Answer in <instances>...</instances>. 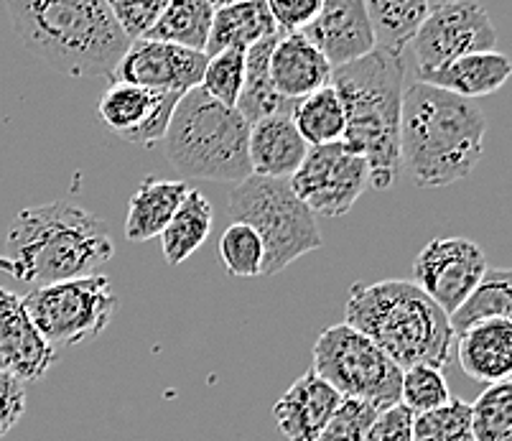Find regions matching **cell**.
Wrapping results in <instances>:
<instances>
[{
	"mask_svg": "<svg viewBox=\"0 0 512 441\" xmlns=\"http://www.w3.org/2000/svg\"><path fill=\"white\" fill-rule=\"evenodd\" d=\"M487 118L474 100L416 80L403 92L400 169L421 189L467 179L484 156Z\"/></svg>",
	"mask_w": 512,
	"mask_h": 441,
	"instance_id": "6da1fadb",
	"label": "cell"
},
{
	"mask_svg": "<svg viewBox=\"0 0 512 441\" xmlns=\"http://www.w3.org/2000/svg\"><path fill=\"white\" fill-rule=\"evenodd\" d=\"M21 44L77 80H110L130 39L105 0H6Z\"/></svg>",
	"mask_w": 512,
	"mask_h": 441,
	"instance_id": "7a4b0ae2",
	"label": "cell"
},
{
	"mask_svg": "<svg viewBox=\"0 0 512 441\" xmlns=\"http://www.w3.org/2000/svg\"><path fill=\"white\" fill-rule=\"evenodd\" d=\"M105 222L72 202H51L18 212L6 238L0 271L31 286L92 276L113 261Z\"/></svg>",
	"mask_w": 512,
	"mask_h": 441,
	"instance_id": "3957f363",
	"label": "cell"
},
{
	"mask_svg": "<svg viewBox=\"0 0 512 441\" xmlns=\"http://www.w3.org/2000/svg\"><path fill=\"white\" fill-rule=\"evenodd\" d=\"M332 87L347 115L342 143L370 166V187L385 192L400 174V115L406 92V54L375 49L334 67Z\"/></svg>",
	"mask_w": 512,
	"mask_h": 441,
	"instance_id": "277c9868",
	"label": "cell"
},
{
	"mask_svg": "<svg viewBox=\"0 0 512 441\" xmlns=\"http://www.w3.org/2000/svg\"><path fill=\"white\" fill-rule=\"evenodd\" d=\"M344 322L367 334L400 370L451 362L456 334L439 304L428 299L413 281L355 283L344 304Z\"/></svg>",
	"mask_w": 512,
	"mask_h": 441,
	"instance_id": "5b68a950",
	"label": "cell"
},
{
	"mask_svg": "<svg viewBox=\"0 0 512 441\" xmlns=\"http://www.w3.org/2000/svg\"><path fill=\"white\" fill-rule=\"evenodd\" d=\"M250 123L204 90L184 92L171 115L164 151L181 176L240 184L253 174L248 156Z\"/></svg>",
	"mask_w": 512,
	"mask_h": 441,
	"instance_id": "8992f818",
	"label": "cell"
},
{
	"mask_svg": "<svg viewBox=\"0 0 512 441\" xmlns=\"http://www.w3.org/2000/svg\"><path fill=\"white\" fill-rule=\"evenodd\" d=\"M227 212L235 222L253 227L263 240L265 278L324 248L316 215L293 194L286 179L250 174L230 192Z\"/></svg>",
	"mask_w": 512,
	"mask_h": 441,
	"instance_id": "52a82bcc",
	"label": "cell"
},
{
	"mask_svg": "<svg viewBox=\"0 0 512 441\" xmlns=\"http://www.w3.org/2000/svg\"><path fill=\"white\" fill-rule=\"evenodd\" d=\"M21 301L51 347H74L97 340L118 311L113 283L100 273L36 286L21 296Z\"/></svg>",
	"mask_w": 512,
	"mask_h": 441,
	"instance_id": "ba28073f",
	"label": "cell"
},
{
	"mask_svg": "<svg viewBox=\"0 0 512 441\" xmlns=\"http://www.w3.org/2000/svg\"><path fill=\"white\" fill-rule=\"evenodd\" d=\"M316 375L334 385L342 398L367 401L383 408L400 403L403 370L377 347L367 334L357 332L347 322L327 327L314 345Z\"/></svg>",
	"mask_w": 512,
	"mask_h": 441,
	"instance_id": "9c48e42d",
	"label": "cell"
},
{
	"mask_svg": "<svg viewBox=\"0 0 512 441\" xmlns=\"http://www.w3.org/2000/svg\"><path fill=\"white\" fill-rule=\"evenodd\" d=\"M497 31L479 0H444L428 8L421 29L411 41L418 74L439 69L467 54L492 51Z\"/></svg>",
	"mask_w": 512,
	"mask_h": 441,
	"instance_id": "30bf717a",
	"label": "cell"
},
{
	"mask_svg": "<svg viewBox=\"0 0 512 441\" xmlns=\"http://www.w3.org/2000/svg\"><path fill=\"white\" fill-rule=\"evenodd\" d=\"M288 184L316 217H342L370 187V166L342 141L311 146Z\"/></svg>",
	"mask_w": 512,
	"mask_h": 441,
	"instance_id": "8fae6325",
	"label": "cell"
},
{
	"mask_svg": "<svg viewBox=\"0 0 512 441\" xmlns=\"http://www.w3.org/2000/svg\"><path fill=\"white\" fill-rule=\"evenodd\" d=\"M484 271L487 255L474 240L434 238L413 263V283L451 317L469 299Z\"/></svg>",
	"mask_w": 512,
	"mask_h": 441,
	"instance_id": "7c38bea8",
	"label": "cell"
},
{
	"mask_svg": "<svg viewBox=\"0 0 512 441\" xmlns=\"http://www.w3.org/2000/svg\"><path fill=\"white\" fill-rule=\"evenodd\" d=\"M204 64H207L204 51L156 39H136L130 41L128 51L120 57L110 82H128L146 90L184 95L199 87Z\"/></svg>",
	"mask_w": 512,
	"mask_h": 441,
	"instance_id": "4fadbf2b",
	"label": "cell"
},
{
	"mask_svg": "<svg viewBox=\"0 0 512 441\" xmlns=\"http://www.w3.org/2000/svg\"><path fill=\"white\" fill-rule=\"evenodd\" d=\"M181 95L156 92L128 82H110L97 100V118L123 141L153 148L164 143Z\"/></svg>",
	"mask_w": 512,
	"mask_h": 441,
	"instance_id": "5bb4252c",
	"label": "cell"
},
{
	"mask_svg": "<svg viewBox=\"0 0 512 441\" xmlns=\"http://www.w3.org/2000/svg\"><path fill=\"white\" fill-rule=\"evenodd\" d=\"M301 34L329 59L332 67L357 62L377 49L375 31L362 0H324L321 11Z\"/></svg>",
	"mask_w": 512,
	"mask_h": 441,
	"instance_id": "9a60e30c",
	"label": "cell"
},
{
	"mask_svg": "<svg viewBox=\"0 0 512 441\" xmlns=\"http://www.w3.org/2000/svg\"><path fill=\"white\" fill-rule=\"evenodd\" d=\"M57 362V347L41 337L23 309L21 296L0 289V370L23 383L41 380Z\"/></svg>",
	"mask_w": 512,
	"mask_h": 441,
	"instance_id": "2e32d148",
	"label": "cell"
},
{
	"mask_svg": "<svg viewBox=\"0 0 512 441\" xmlns=\"http://www.w3.org/2000/svg\"><path fill=\"white\" fill-rule=\"evenodd\" d=\"M342 401L334 385L309 370L293 380L291 388L273 406L278 431L286 441H314Z\"/></svg>",
	"mask_w": 512,
	"mask_h": 441,
	"instance_id": "e0dca14e",
	"label": "cell"
},
{
	"mask_svg": "<svg viewBox=\"0 0 512 441\" xmlns=\"http://www.w3.org/2000/svg\"><path fill=\"white\" fill-rule=\"evenodd\" d=\"M456 360L474 383L495 385L512 380V322L482 319L456 334Z\"/></svg>",
	"mask_w": 512,
	"mask_h": 441,
	"instance_id": "ac0fdd59",
	"label": "cell"
},
{
	"mask_svg": "<svg viewBox=\"0 0 512 441\" xmlns=\"http://www.w3.org/2000/svg\"><path fill=\"white\" fill-rule=\"evenodd\" d=\"M271 82L278 95L296 102L332 82L334 67L301 31L278 34L271 51Z\"/></svg>",
	"mask_w": 512,
	"mask_h": 441,
	"instance_id": "d6986e66",
	"label": "cell"
},
{
	"mask_svg": "<svg viewBox=\"0 0 512 441\" xmlns=\"http://www.w3.org/2000/svg\"><path fill=\"white\" fill-rule=\"evenodd\" d=\"M309 143L301 138L291 113H278L250 123L248 156L255 176L291 179L309 153Z\"/></svg>",
	"mask_w": 512,
	"mask_h": 441,
	"instance_id": "ffe728a7",
	"label": "cell"
},
{
	"mask_svg": "<svg viewBox=\"0 0 512 441\" xmlns=\"http://www.w3.org/2000/svg\"><path fill=\"white\" fill-rule=\"evenodd\" d=\"M510 77V57L497 49L467 54V57L454 59V62L444 64V67L418 74V80L426 82V85L441 87V90L454 92V95L467 97V100L495 95L497 90L507 85Z\"/></svg>",
	"mask_w": 512,
	"mask_h": 441,
	"instance_id": "44dd1931",
	"label": "cell"
},
{
	"mask_svg": "<svg viewBox=\"0 0 512 441\" xmlns=\"http://www.w3.org/2000/svg\"><path fill=\"white\" fill-rule=\"evenodd\" d=\"M189 184L181 179H156L146 176L141 187L133 192L128 202V220H125V240L130 243H148L158 238L179 204L189 194Z\"/></svg>",
	"mask_w": 512,
	"mask_h": 441,
	"instance_id": "7402d4cb",
	"label": "cell"
},
{
	"mask_svg": "<svg viewBox=\"0 0 512 441\" xmlns=\"http://www.w3.org/2000/svg\"><path fill=\"white\" fill-rule=\"evenodd\" d=\"M278 34L281 31H278L271 11L265 6V0H242V3H232V6L214 11L212 31H209L204 54L212 57V54L225 49L248 51L250 46L273 39Z\"/></svg>",
	"mask_w": 512,
	"mask_h": 441,
	"instance_id": "603a6c76",
	"label": "cell"
},
{
	"mask_svg": "<svg viewBox=\"0 0 512 441\" xmlns=\"http://www.w3.org/2000/svg\"><path fill=\"white\" fill-rule=\"evenodd\" d=\"M214 225V210L209 199L199 189H189L179 210L164 227L161 238V253L169 266H181L207 243Z\"/></svg>",
	"mask_w": 512,
	"mask_h": 441,
	"instance_id": "cb8c5ba5",
	"label": "cell"
},
{
	"mask_svg": "<svg viewBox=\"0 0 512 441\" xmlns=\"http://www.w3.org/2000/svg\"><path fill=\"white\" fill-rule=\"evenodd\" d=\"M276 39L278 36L265 39L245 51V85H242L240 100H237L235 108L248 123L268 118V115L291 113L293 108V102L278 95L271 82V69H268V64H271V51Z\"/></svg>",
	"mask_w": 512,
	"mask_h": 441,
	"instance_id": "d4e9b609",
	"label": "cell"
},
{
	"mask_svg": "<svg viewBox=\"0 0 512 441\" xmlns=\"http://www.w3.org/2000/svg\"><path fill=\"white\" fill-rule=\"evenodd\" d=\"M375 31L377 49L406 54L428 13V0H362Z\"/></svg>",
	"mask_w": 512,
	"mask_h": 441,
	"instance_id": "484cf974",
	"label": "cell"
},
{
	"mask_svg": "<svg viewBox=\"0 0 512 441\" xmlns=\"http://www.w3.org/2000/svg\"><path fill=\"white\" fill-rule=\"evenodd\" d=\"M291 118L309 146H327V143L342 141L344 128H347L344 102L332 82L293 102Z\"/></svg>",
	"mask_w": 512,
	"mask_h": 441,
	"instance_id": "4316f807",
	"label": "cell"
},
{
	"mask_svg": "<svg viewBox=\"0 0 512 441\" xmlns=\"http://www.w3.org/2000/svg\"><path fill=\"white\" fill-rule=\"evenodd\" d=\"M214 6L209 0H169L161 18L156 21L146 39L179 44L186 49L204 51L212 31Z\"/></svg>",
	"mask_w": 512,
	"mask_h": 441,
	"instance_id": "83f0119b",
	"label": "cell"
},
{
	"mask_svg": "<svg viewBox=\"0 0 512 441\" xmlns=\"http://www.w3.org/2000/svg\"><path fill=\"white\" fill-rule=\"evenodd\" d=\"M449 319L454 334H462L482 319L512 322V268H487L469 299Z\"/></svg>",
	"mask_w": 512,
	"mask_h": 441,
	"instance_id": "f1b7e54d",
	"label": "cell"
},
{
	"mask_svg": "<svg viewBox=\"0 0 512 441\" xmlns=\"http://www.w3.org/2000/svg\"><path fill=\"white\" fill-rule=\"evenodd\" d=\"M220 263L225 271L235 278H260L263 276L265 263V248L258 232L245 222H232L225 232H222L220 245Z\"/></svg>",
	"mask_w": 512,
	"mask_h": 441,
	"instance_id": "f546056e",
	"label": "cell"
},
{
	"mask_svg": "<svg viewBox=\"0 0 512 441\" xmlns=\"http://www.w3.org/2000/svg\"><path fill=\"white\" fill-rule=\"evenodd\" d=\"M474 441H512V380L487 385L472 403Z\"/></svg>",
	"mask_w": 512,
	"mask_h": 441,
	"instance_id": "4dcf8cb0",
	"label": "cell"
},
{
	"mask_svg": "<svg viewBox=\"0 0 512 441\" xmlns=\"http://www.w3.org/2000/svg\"><path fill=\"white\" fill-rule=\"evenodd\" d=\"M413 441H474L472 403L449 398L434 411L418 413L413 419Z\"/></svg>",
	"mask_w": 512,
	"mask_h": 441,
	"instance_id": "1f68e13d",
	"label": "cell"
},
{
	"mask_svg": "<svg viewBox=\"0 0 512 441\" xmlns=\"http://www.w3.org/2000/svg\"><path fill=\"white\" fill-rule=\"evenodd\" d=\"M245 85V51L225 49L207 57L199 90L207 92L212 100L235 108Z\"/></svg>",
	"mask_w": 512,
	"mask_h": 441,
	"instance_id": "d6a6232c",
	"label": "cell"
},
{
	"mask_svg": "<svg viewBox=\"0 0 512 441\" xmlns=\"http://www.w3.org/2000/svg\"><path fill=\"white\" fill-rule=\"evenodd\" d=\"M451 398L449 383L444 373L434 365H413L403 370L400 380V403L411 408L413 413H426L444 406Z\"/></svg>",
	"mask_w": 512,
	"mask_h": 441,
	"instance_id": "836d02e7",
	"label": "cell"
},
{
	"mask_svg": "<svg viewBox=\"0 0 512 441\" xmlns=\"http://www.w3.org/2000/svg\"><path fill=\"white\" fill-rule=\"evenodd\" d=\"M375 416L377 408L372 403L344 398L314 441H365V434Z\"/></svg>",
	"mask_w": 512,
	"mask_h": 441,
	"instance_id": "e575fe53",
	"label": "cell"
},
{
	"mask_svg": "<svg viewBox=\"0 0 512 441\" xmlns=\"http://www.w3.org/2000/svg\"><path fill=\"white\" fill-rule=\"evenodd\" d=\"M113 18L118 21L120 29L125 31L130 41L146 39L148 31L156 26L169 0H105Z\"/></svg>",
	"mask_w": 512,
	"mask_h": 441,
	"instance_id": "d590c367",
	"label": "cell"
},
{
	"mask_svg": "<svg viewBox=\"0 0 512 441\" xmlns=\"http://www.w3.org/2000/svg\"><path fill=\"white\" fill-rule=\"evenodd\" d=\"M413 419L416 413L403 403L383 408L372 419L365 441H413Z\"/></svg>",
	"mask_w": 512,
	"mask_h": 441,
	"instance_id": "8d00e7d4",
	"label": "cell"
},
{
	"mask_svg": "<svg viewBox=\"0 0 512 441\" xmlns=\"http://www.w3.org/2000/svg\"><path fill=\"white\" fill-rule=\"evenodd\" d=\"M324 0H265V6L271 11L281 34H296L304 31L316 13L321 11Z\"/></svg>",
	"mask_w": 512,
	"mask_h": 441,
	"instance_id": "74e56055",
	"label": "cell"
},
{
	"mask_svg": "<svg viewBox=\"0 0 512 441\" xmlns=\"http://www.w3.org/2000/svg\"><path fill=\"white\" fill-rule=\"evenodd\" d=\"M26 411V383L0 370V439L11 434Z\"/></svg>",
	"mask_w": 512,
	"mask_h": 441,
	"instance_id": "f35d334b",
	"label": "cell"
},
{
	"mask_svg": "<svg viewBox=\"0 0 512 441\" xmlns=\"http://www.w3.org/2000/svg\"><path fill=\"white\" fill-rule=\"evenodd\" d=\"M209 3H212V6H214V11H217V8L232 6V3H242V0H209Z\"/></svg>",
	"mask_w": 512,
	"mask_h": 441,
	"instance_id": "ab89813d",
	"label": "cell"
}]
</instances>
